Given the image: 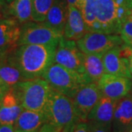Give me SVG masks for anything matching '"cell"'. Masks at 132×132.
<instances>
[{
  "mask_svg": "<svg viewBox=\"0 0 132 132\" xmlns=\"http://www.w3.org/2000/svg\"><path fill=\"white\" fill-rule=\"evenodd\" d=\"M57 45L24 44L14 49L13 57L24 80L42 78L54 62Z\"/></svg>",
  "mask_w": 132,
  "mask_h": 132,
  "instance_id": "cell-1",
  "label": "cell"
},
{
  "mask_svg": "<svg viewBox=\"0 0 132 132\" xmlns=\"http://www.w3.org/2000/svg\"><path fill=\"white\" fill-rule=\"evenodd\" d=\"M42 78L47 81L52 89L71 99L82 86L91 83L86 74L77 73L57 63H53Z\"/></svg>",
  "mask_w": 132,
  "mask_h": 132,
  "instance_id": "cell-2",
  "label": "cell"
},
{
  "mask_svg": "<svg viewBox=\"0 0 132 132\" xmlns=\"http://www.w3.org/2000/svg\"><path fill=\"white\" fill-rule=\"evenodd\" d=\"M24 109L43 111L47 102L51 87L43 78L24 80L11 87Z\"/></svg>",
  "mask_w": 132,
  "mask_h": 132,
  "instance_id": "cell-3",
  "label": "cell"
},
{
  "mask_svg": "<svg viewBox=\"0 0 132 132\" xmlns=\"http://www.w3.org/2000/svg\"><path fill=\"white\" fill-rule=\"evenodd\" d=\"M43 111L46 115L48 123L56 125L62 129L68 126L75 124L79 120L72 99L52 87Z\"/></svg>",
  "mask_w": 132,
  "mask_h": 132,
  "instance_id": "cell-4",
  "label": "cell"
},
{
  "mask_svg": "<svg viewBox=\"0 0 132 132\" xmlns=\"http://www.w3.org/2000/svg\"><path fill=\"white\" fill-rule=\"evenodd\" d=\"M81 74L85 73L84 53L80 50L75 40L62 37L58 43L54 62Z\"/></svg>",
  "mask_w": 132,
  "mask_h": 132,
  "instance_id": "cell-5",
  "label": "cell"
},
{
  "mask_svg": "<svg viewBox=\"0 0 132 132\" xmlns=\"http://www.w3.org/2000/svg\"><path fill=\"white\" fill-rule=\"evenodd\" d=\"M63 36L54 29L39 22H25L21 26V35L18 46L24 44L46 45L58 43Z\"/></svg>",
  "mask_w": 132,
  "mask_h": 132,
  "instance_id": "cell-6",
  "label": "cell"
},
{
  "mask_svg": "<svg viewBox=\"0 0 132 132\" xmlns=\"http://www.w3.org/2000/svg\"><path fill=\"white\" fill-rule=\"evenodd\" d=\"M122 42L121 37L117 35L88 32L76 43L84 54H104L122 45Z\"/></svg>",
  "mask_w": 132,
  "mask_h": 132,
  "instance_id": "cell-7",
  "label": "cell"
},
{
  "mask_svg": "<svg viewBox=\"0 0 132 132\" xmlns=\"http://www.w3.org/2000/svg\"><path fill=\"white\" fill-rule=\"evenodd\" d=\"M132 54V47L128 45H120L110 49L103 55L106 73L131 79L129 69V58Z\"/></svg>",
  "mask_w": 132,
  "mask_h": 132,
  "instance_id": "cell-8",
  "label": "cell"
},
{
  "mask_svg": "<svg viewBox=\"0 0 132 132\" xmlns=\"http://www.w3.org/2000/svg\"><path fill=\"white\" fill-rule=\"evenodd\" d=\"M102 95L98 84L93 82L86 84L78 90L72 101L79 120H87L91 110Z\"/></svg>",
  "mask_w": 132,
  "mask_h": 132,
  "instance_id": "cell-9",
  "label": "cell"
},
{
  "mask_svg": "<svg viewBox=\"0 0 132 132\" xmlns=\"http://www.w3.org/2000/svg\"><path fill=\"white\" fill-rule=\"evenodd\" d=\"M97 84L103 95L114 101L128 95L132 87L131 79L109 73H104Z\"/></svg>",
  "mask_w": 132,
  "mask_h": 132,
  "instance_id": "cell-10",
  "label": "cell"
},
{
  "mask_svg": "<svg viewBox=\"0 0 132 132\" xmlns=\"http://www.w3.org/2000/svg\"><path fill=\"white\" fill-rule=\"evenodd\" d=\"M19 23L15 19H0V53L17 48L21 35Z\"/></svg>",
  "mask_w": 132,
  "mask_h": 132,
  "instance_id": "cell-11",
  "label": "cell"
},
{
  "mask_svg": "<svg viewBox=\"0 0 132 132\" xmlns=\"http://www.w3.org/2000/svg\"><path fill=\"white\" fill-rule=\"evenodd\" d=\"M68 19L63 37L68 40L77 41L87 32L86 24L81 10L76 6L68 5Z\"/></svg>",
  "mask_w": 132,
  "mask_h": 132,
  "instance_id": "cell-12",
  "label": "cell"
},
{
  "mask_svg": "<svg viewBox=\"0 0 132 132\" xmlns=\"http://www.w3.org/2000/svg\"><path fill=\"white\" fill-rule=\"evenodd\" d=\"M24 109L14 90L10 87L4 95L0 106V123L14 125Z\"/></svg>",
  "mask_w": 132,
  "mask_h": 132,
  "instance_id": "cell-13",
  "label": "cell"
},
{
  "mask_svg": "<svg viewBox=\"0 0 132 132\" xmlns=\"http://www.w3.org/2000/svg\"><path fill=\"white\" fill-rule=\"evenodd\" d=\"M118 101L102 95L87 117L90 122L111 126L113 121L114 111Z\"/></svg>",
  "mask_w": 132,
  "mask_h": 132,
  "instance_id": "cell-14",
  "label": "cell"
},
{
  "mask_svg": "<svg viewBox=\"0 0 132 132\" xmlns=\"http://www.w3.org/2000/svg\"><path fill=\"white\" fill-rule=\"evenodd\" d=\"M13 51L0 53V78L10 87L24 81L15 61Z\"/></svg>",
  "mask_w": 132,
  "mask_h": 132,
  "instance_id": "cell-15",
  "label": "cell"
},
{
  "mask_svg": "<svg viewBox=\"0 0 132 132\" xmlns=\"http://www.w3.org/2000/svg\"><path fill=\"white\" fill-rule=\"evenodd\" d=\"M46 123H48L47 118L43 111L24 109L13 126L17 130L38 132Z\"/></svg>",
  "mask_w": 132,
  "mask_h": 132,
  "instance_id": "cell-16",
  "label": "cell"
},
{
  "mask_svg": "<svg viewBox=\"0 0 132 132\" xmlns=\"http://www.w3.org/2000/svg\"><path fill=\"white\" fill-rule=\"evenodd\" d=\"M68 7L66 6L65 2L62 0H54L48 12L46 20L43 23L63 36L68 19Z\"/></svg>",
  "mask_w": 132,
  "mask_h": 132,
  "instance_id": "cell-17",
  "label": "cell"
},
{
  "mask_svg": "<svg viewBox=\"0 0 132 132\" xmlns=\"http://www.w3.org/2000/svg\"><path fill=\"white\" fill-rule=\"evenodd\" d=\"M112 123L118 132H123L132 126V95H127L118 101Z\"/></svg>",
  "mask_w": 132,
  "mask_h": 132,
  "instance_id": "cell-18",
  "label": "cell"
},
{
  "mask_svg": "<svg viewBox=\"0 0 132 132\" xmlns=\"http://www.w3.org/2000/svg\"><path fill=\"white\" fill-rule=\"evenodd\" d=\"M104 54H84L85 73L90 82L98 83L106 73L103 62Z\"/></svg>",
  "mask_w": 132,
  "mask_h": 132,
  "instance_id": "cell-19",
  "label": "cell"
},
{
  "mask_svg": "<svg viewBox=\"0 0 132 132\" xmlns=\"http://www.w3.org/2000/svg\"><path fill=\"white\" fill-rule=\"evenodd\" d=\"M32 0H13L10 12L21 24L32 20Z\"/></svg>",
  "mask_w": 132,
  "mask_h": 132,
  "instance_id": "cell-20",
  "label": "cell"
},
{
  "mask_svg": "<svg viewBox=\"0 0 132 132\" xmlns=\"http://www.w3.org/2000/svg\"><path fill=\"white\" fill-rule=\"evenodd\" d=\"M85 21L87 32H94L97 25L96 0H87L79 9Z\"/></svg>",
  "mask_w": 132,
  "mask_h": 132,
  "instance_id": "cell-21",
  "label": "cell"
},
{
  "mask_svg": "<svg viewBox=\"0 0 132 132\" xmlns=\"http://www.w3.org/2000/svg\"><path fill=\"white\" fill-rule=\"evenodd\" d=\"M54 2V0H32V20L33 21L43 22Z\"/></svg>",
  "mask_w": 132,
  "mask_h": 132,
  "instance_id": "cell-22",
  "label": "cell"
},
{
  "mask_svg": "<svg viewBox=\"0 0 132 132\" xmlns=\"http://www.w3.org/2000/svg\"><path fill=\"white\" fill-rule=\"evenodd\" d=\"M120 33L125 44L132 47V13L124 21Z\"/></svg>",
  "mask_w": 132,
  "mask_h": 132,
  "instance_id": "cell-23",
  "label": "cell"
},
{
  "mask_svg": "<svg viewBox=\"0 0 132 132\" xmlns=\"http://www.w3.org/2000/svg\"><path fill=\"white\" fill-rule=\"evenodd\" d=\"M90 132H112L111 126L101 123L90 122Z\"/></svg>",
  "mask_w": 132,
  "mask_h": 132,
  "instance_id": "cell-24",
  "label": "cell"
},
{
  "mask_svg": "<svg viewBox=\"0 0 132 132\" xmlns=\"http://www.w3.org/2000/svg\"><path fill=\"white\" fill-rule=\"evenodd\" d=\"M62 128L51 123H46L38 132H61Z\"/></svg>",
  "mask_w": 132,
  "mask_h": 132,
  "instance_id": "cell-25",
  "label": "cell"
},
{
  "mask_svg": "<svg viewBox=\"0 0 132 132\" xmlns=\"http://www.w3.org/2000/svg\"><path fill=\"white\" fill-rule=\"evenodd\" d=\"M71 132H90L89 123H86L85 121L76 123L72 128Z\"/></svg>",
  "mask_w": 132,
  "mask_h": 132,
  "instance_id": "cell-26",
  "label": "cell"
},
{
  "mask_svg": "<svg viewBox=\"0 0 132 132\" xmlns=\"http://www.w3.org/2000/svg\"><path fill=\"white\" fill-rule=\"evenodd\" d=\"M0 132H15L14 126L0 123Z\"/></svg>",
  "mask_w": 132,
  "mask_h": 132,
  "instance_id": "cell-27",
  "label": "cell"
},
{
  "mask_svg": "<svg viewBox=\"0 0 132 132\" xmlns=\"http://www.w3.org/2000/svg\"><path fill=\"white\" fill-rule=\"evenodd\" d=\"M10 87H11L10 86L6 84L5 81L0 78V94L5 95L9 91Z\"/></svg>",
  "mask_w": 132,
  "mask_h": 132,
  "instance_id": "cell-28",
  "label": "cell"
},
{
  "mask_svg": "<svg viewBox=\"0 0 132 132\" xmlns=\"http://www.w3.org/2000/svg\"><path fill=\"white\" fill-rule=\"evenodd\" d=\"M68 2V5H72L76 6L79 9L81 7V0H66Z\"/></svg>",
  "mask_w": 132,
  "mask_h": 132,
  "instance_id": "cell-29",
  "label": "cell"
},
{
  "mask_svg": "<svg viewBox=\"0 0 132 132\" xmlns=\"http://www.w3.org/2000/svg\"><path fill=\"white\" fill-rule=\"evenodd\" d=\"M73 125H74V124H73ZM73 125L66 126V127H65L63 129H62V131L61 132H71V130H72V128H73Z\"/></svg>",
  "mask_w": 132,
  "mask_h": 132,
  "instance_id": "cell-30",
  "label": "cell"
},
{
  "mask_svg": "<svg viewBox=\"0 0 132 132\" xmlns=\"http://www.w3.org/2000/svg\"><path fill=\"white\" fill-rule=\"evenodd\" d=\"M129 69H130V72L132 76V54L131 57L129 58Z\"/></svg>",
  "mask_w": 132,
  "mask_h": 132,
  "instance_id": "cell-31",
  "label": "cell"
},
{
  "mask_svg": "<svg viewBox=\"0 0 132 132\" xmlns=\"http://www.w3.org/2000/svg\"><path fill=\"white\" fill-rule=\"evenodd\" d=\"M15 132H27V131H21V130H17V129H15Z\"/></svg>",
  "mask_w": 132,
  "mask_h": 132,
  "instance_id": "cell-32",
  "label": "cell"
},
{
  "mask_svg": "<svg viewBox=\"0 0 132 132\" xmlns=\"http://www.w3.org/2000/svg\"><path fill=\"white\" fill-rule=\"evenodd\" d=\"M86 1H87V0H81V7L82 6V5H83V3H84L85 2H86ZM80 8H81V7H80ZM80 8H79V9H80Z\"/></svg>",
  "mask_w": 132,
  "mask_h": 132,
  "instance_id": "cell-33",
  "label": "cell"
},
{
  "mask_svg": "<svg viewBox=\"0 0 132 132\" xmlns=\"http://www.w3.org/2000/svg\"><path fill=\"white\" fill-rule=\"evenodd\" d=\"M7 2H9V3H12L13 2V0H6Z\"/></svg>",
  "mask_w": 132,
  "mask_h": 132,
  "instance_id": "cell-34",
  "label": "cell"
},
{
  "mask_svg": "<svg viewBox=\"0 0 132 132\" xmlns=\"http://www.w3.org/2000/svg\"><path fill=\"white\" fill-rule=\"evenodd\" d=\"M2 98H3V97H0V106H1V104H2Z\"/></svg>",
  "mask_w": 132,
  "mask_h": 132,
  "instance_id": "cell-35",
  "label": "cell"
},
{
  "mask_svg": "<svg viewBox=\"0 0 132 132\" xmlns=\"http://www.w3.org/2000/svg\"><path fill=\"white\" fill-rule=\"evenodd\" d=\"M0 97H4V95L0 94Z\"/></svg>",
  "mask_w": 132,
  "mask_h": 132,
  "instance_id": "cell-36",
  "label": "cell"
},
{
  "mask_svg": "<svg viewBox=\"0 0 132 132\" xmlns=\"http://www.w3.org/2000/svg\"><path fill=\"white\" fill-rule=\"evenodd\" d=\"M131 95H132V87H131Z\"/></svg>",
  "mask_w": 132,
  "mask_h": 132,
  "instance_id": "cell-37",
  "label": "cell"
},
{
  "mask_svg": "<svg viewBox=\"0 0 132 132\" xmlns=\"http://www.w3.org/2000/svg\"><path fill=\"white\" fill-rule=\"evenodd\" d=\"M0 6H1V2H0Z\"/></svg>",
  "mask_w": 132,
  "mask_h": 132,
  "instance_id": "cell-38",
  "label": "cell"
},
{
  "mask_svg": "<svg viewBox=\"0 0 132 132\" xmlns=\"http://www.w3.org/2000/svg\"><path fill=\"white\" fill-rule=\"evenodd\" d=\"M131 132H132V131H131Z\"/></svg>",
  "mask_w": 132,
  "mask_h": 132,
  "instance_id": "cell-39",
  "label": "cell"
}]
</instances>
